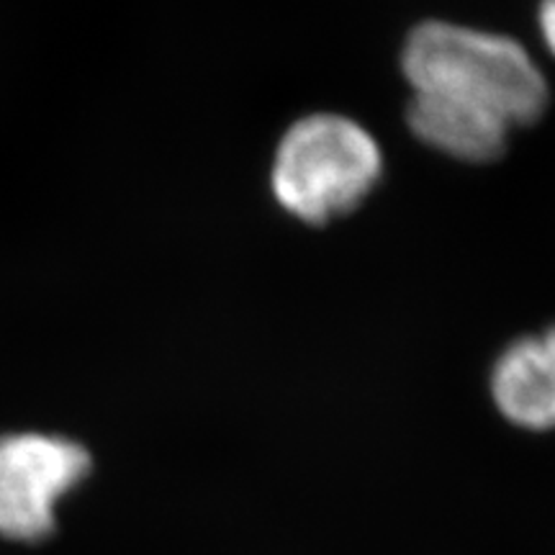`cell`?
I'll return each instance as SVG.
<instances>
[{
    "mask_svg": "<svg viewBox=\"0 0 555 555\" xmlns=\"http://www.w3.org/2000/svg\"><path fill=\"white\" fill-rule=\"evenodd\" d=\"M401 67L414 93L478 108L512 131L532 127L551 103L543 69L517 39L502 34L427 21L409 34Z\"/></svg>",
    "mask_w": 555,
    "mask_h": 555,
    "instance_id": "obj_1",
    "label": "cell"
},
{
    "mask_svg": "<svg viewBox=\"0 0 555 555\" xmlns=\"http://www.w3.org/2000/svg\"><path fill=\"white\" fill-rule=\"evenodd\" d=\"M384 170V155L371 131L339 114L296 121L275 150L270 183L278 204L309 224L352 211Z\"/></svg>",
    "mask_w": 555,
    "mask_h": 555,
    "instance_id": "obj_2",
    "label": "cell"
},
{
    "mask_svg": "<svg viewBox=\"0 0 555 555\" xmlns=\"http://www.w3.org/2000/svg\"><path fill=\"white\" fill-rule=\"evenodd\" d=\"M90 453L60 435L0 437V538L41 543L57 530V504L90 474Z\"/></svg>",
    "mask_w": 555,
    "mask_h": 555,
    "instance_id": "obj_3",
    "label": "cell"
},
{
    "mask_svg": "<svg viewBox=\"0 0 555 555\" xmlns=\"http://www.w3.org/2000/svg\"><path fill=\"white\" fill-rule=\"evenodd\" d=\"M491 397L512 425L555 429V324L506 347L491 373Z\"/></svg>",
    "mask_w": 555,
    "mask_h": 555,
    "instance_id": "obj_4",
    "label": "cell"
},
{
    "mask_svg": "<svg viewBox=\"0 0 555 555\" xmlns=\"http://www.w3.org/2000/svg\"><path fill=\"white\" fill-rule=\"evenodd\" d=\"M406 119L427 147L463 163H491L506 150L512 134L496 116L429 93L412 95Z\"/></svg>",
    "mask_w": 555,
    "mask_h": 555,
    "instance_id": "obj_5",
    "label": "cell"
},
{
    "mask_svg": "<svg viewBox=\"0 0 555 555\" xmlns=\"http://www.w3.org/2000/svg\"><path fill=\"white\" fill-rule=\"evenodd\" d=\"M538 26H540V37H543L547 52L555 57V0H540Z\"/></svg>",
    "mask_w": 555,
    "mask_h": 555,
    "instance_id": "obj_6",
    "label": "cell"
}]
</instances>
